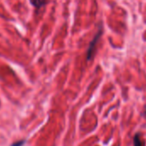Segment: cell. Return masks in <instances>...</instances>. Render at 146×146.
Returning a JSON list of instances; mask_svg holds the SVG:
<instances>
[{"instance_id":"1","label":"cell","mask_w":146,"mask_h":146,"mask_svg":"<svg viewBox=\"0 0 146 146\" xmlns=\"http://www.w3.org/2000/svg\"><path fill=\"white\" fill-rule=\"evenodd\" d=\"M102 35V31L101 29L99 30L98 34L96 35V36L94 38V40L90 42V47H89V50H88V54H87V58L88 59H91L92 57H93V53H94V50H95V46L96 45V42L98 41V39L100 38Z\"/></svg>"},{"instance_id":"2","label":"cell","mask_w":146,"mask_h":146,"mask_svg":"<svg viewBox=\"0 0 146 146\" xmlns=\"http://www.w3.org/2000/svg\"><path fill=\"white\" fill-rule=\"evenodd\" d=\"M133 143H134V146H145V143L142 140L141 136H140L139 133L135 135L134 139H133Z\"/></svg>"},{"instance_id":"3","label":"cell","mask_w":146,"mask_h":146,"mask_svg":"<svg viewBox=\"0 0 146 146\" xmlns=\"http://www.w3.org/2000/svg\"><path fill=\"white\" fill-rule=\"evenodd\" d=\"M29 1L35 8H38V9L41 8L46 3V0H29Z\"/></svg>"},{"instance_id":"4","label":"cell","mask_w":146,"mask_h":146,"mask_svg":"<svg viewBox=\"0 0 146 146\" xmlns=\"http://www.w3.org/2000/svg\"><path fill=\"white\" fill-rule=\"evenodd\" d=\"M24 143H25V140H21V141H19V142H17V143H12L11 146H22Z\"/></svg>"}]
</instances>
